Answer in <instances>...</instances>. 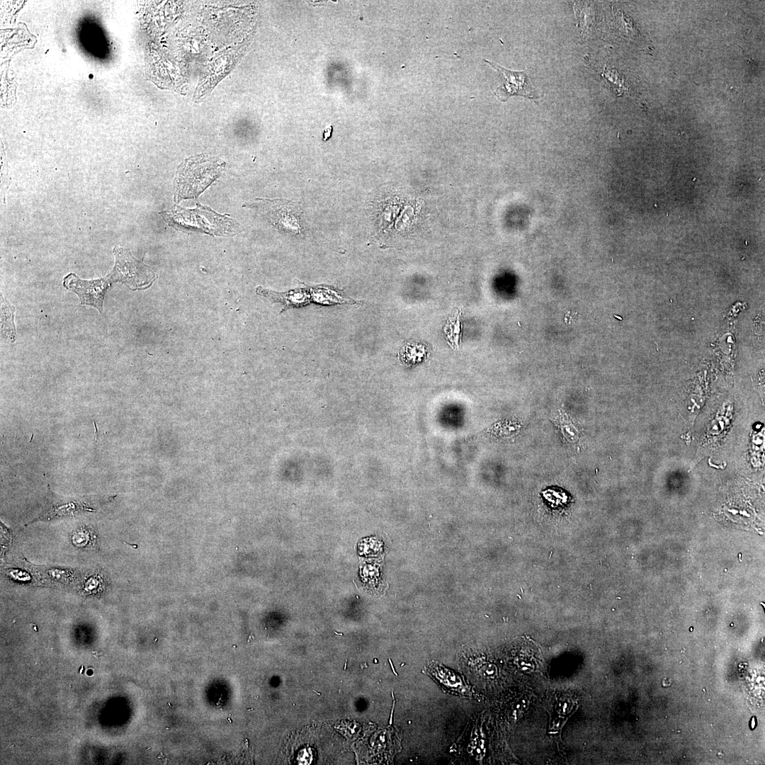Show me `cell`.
Returning a JSON list of instances; mask_svg holds the SVG:
<instances>
[{
    "mask_svg": "<svg viewBox=\"0 0 765 765\" xmlns=\"http://www.w3.org/2000/svg\"><path fill=\"white\" fill-rule=\"evenodd\" d=\"M225 163L216 157L197 155L184 160L174 180L176 201L197 198L223 171Z\"/></svg>",
    "mask_w": 765,
    "mask_h": 765,
    "instance_id": "6da1fadb",
    "label": "cell"
},
{
    "mask_svg": "<svg viewBox=\"0 0 765 765\" xmlns=\"http://www.w3.org/2000/svg\"><path fill=\"white\" fill-rule=\"evenodd\" d=\"M160 214L169 225L184 232L230 236L238 234L243 230L242 226L234 219L217 214L209 207L200 205L192 210L177 207L171 212H162Z\"/></svg>",
    "mask_w": 765,
    "mask_h": 765,
    "instance_id": "7a4b0ae2",
    "label": "cell"
},
{
    "mask_svg": "<svg viewBox=\"0 0 765 765\" xmlns=\"http://www.w3.org/2000/svg\"><path fill=\"white\" fill-rule=\"evenodd\" d=\"M115 265L107 276L110 282H120L132 290L150 287L156 276L152 268L136 259L128 249L114 247Z\"/></svg>",
    "mask_w": 765,
    "mask_h": 765,
    "instance_id": "3957f363",
    "label": "cell"
},
{
    "mask_svg": "<svg viewBox=\"0 0 765 765\" xmlns=\"http://www.w3.org/2000/svg\"><path fill=\"white\" fill-rule=\"evenodd\" d=\"M113 498L111 495L62 497L52 492L48 486L45 506L35 521L50 520L87 511H94L101 506L111 501Z\"/></svg>",
    "mask_w": 765,
    "mask_h": 765,
    "instance_id": "277c9868",
    "label": "cell"
},
{
    "mask_svg": "<svg viewBox=\"0 0 765 765\" xmlns=\"http://www.w3.org/2000/svg\"><path fill=\"white\" fill-rule=\"evenodd\" d=\"M256 200L249 206L259 208L277 229L293 234L305 232L302 212L295 203L282 199L259 198Z\"/></svg>",
    "mask_w": 765,
    "mask_h": 765,
    "instance_id": "5b68a950",
    "label": "cell"
},
{
    "mask_svg": "<svg viewBox=\"0 0 765 765\" xmlns=\"http://www.w3.org/2000/svg\"><path fill=\"white\" fill-rule=\"evenodd\" d=\"M111 283L108 276L96 280H81L72 273L64 277L63 282L66 289L76 294L81 305L92 306L101 313L105 295Z\"/></svg>",
    "mask_w": 765,
    "mask_h": 765,
    "instance_id": "8992f818",
    "label": "cell"
},
{
    "mask_svg": "<svg viewBox=\"0 0 765 765\" xmlns=\"http://www.w3.org/2000/svg\"><path fill=\"white\" fill-rule=\"evenodd\" d=\"M484 61L497 71L503 79L502 85L498 86L494 92L500 101H506L512 96H521L531 99L538 98L525 72L511 71L495 62L486 60Z\"/></svg>",
    "mask_w": 765,
    "mask_h": 765,
    "instance_id": "52a82bcc",
    "label": "cell"
},
{
    "mask_svg": "<svg viewBox=\"0 0 765 765\" xmlns=\"http://www.w3.org/2000/svg\"><path fill=\"white\" fill-rule=\"evenodd\" d=\"M426 673L446 693L461 696H469L470 693L468 686L459 675L436 662L432 661L428 664Z\"/></svg>",
    "mask_w": 765,
    "mask_h": 765,
    "instance_id": "ba28073f",
    "label": "cell"
},
{
    "mask_svg": "<svg viewBox=\"0 0 765 765\" xmlns=\"http://www.w3.org/2000/svg\"><path fill=\"white\" fill-rule=\"evenodd\" d=\"M460 316V314L459 313L457 316L450 318L444 327V332L453 348L460 346L461 330Z\"/></svg>",
    "mask_w": 765,
    "mask_h": 765,
    "instance_id": "9c48e42d",
    "label": "cell"
},
{
    "mask_svg": "<svg viewBox=\"0 0 765 765\" xmlns=\"http://www.w3.org/2000/svg\"><path fill=\"white\" fill-rule=\"evenodd\" d=\"M424 351V346L416 345L407 346L404 348L403 352L402 351V358L403 361H407L408 363H414L424 357L425 353Z\"/></svg>",
    "mask_w": 765,
    "mask_h": 765,
    "instance_id": "30bf717a",
    "label": "cell"
}]
</instances>
